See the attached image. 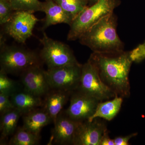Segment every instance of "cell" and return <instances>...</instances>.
Segmentation results:
<instances>
[{"label": "cell", "mask_w": 145, "mask_h": 145, "mask_svg": "<svg viewBox=\"0 0 145 145\" xmlns=\"http://www.w3.org/2000/svg\"><path fill=\"white\" fill-rule=\"evenodd\" d=\"M88 61L96 68L103 82L116 96H130L129 73L133 62L129 51L112 54L92 52Z\"/></svg>", "instance_id": "cell-1"}, {"label": "cell", "mask_w": 145, "mask_h": 145, "mask_svg": "<svg viewBox=\"0 0 145 145\" xmlns=\"http://www.w3.org/2000/svg\"><path fill=\"white\" fill-rule=\"evenodd\" d=\"M117 17L113 13L101 19L80 37L81 44L93 52L112 54L124 51V44L117 33Z\"/></svg>", "instance_id": "cell-2"}, {"label": "cell", "mask_w": 145, "mask_h": 145, "mask_svg": "<svg viewBox=\"0 0 145 145\" xmlns=\"http://www.w3.org/2000/svg\"><path fill=\"white\" fill-rule=\"evenodd\" d=\"M120 0H99L81 12L71 24L67 35L69 41L78 40L102 18L114 12Z\"/></svg>", "instance_id": "cell-3"}, {"label": "cell", "mask_w": 145, "mask_h": 145, "mask_svg": "<svg viewBox=\"0 0 145 145\" xmlns=\"http://www.w3.org/2000/svg\"><path fill=\"white\" fill-rule=\"evenodd\" d=\"M0 54L1 71L7 74H21L24 71L41 65L40 55L36 52L18 47L2 45Z\"/></svg>", "instance_id": "cell-4"}, {"label": "cell", "mask_w": 145, "mask_h": 145, "mask_svg": "<svg viewBox=\"0 0 145 145\" xmlns=\"http://www.w3.org/2000/svg\"><path fill=\"white\" fill-rule=\"evenodd\" d=\"M40 41L43 46L40 58L48 69L80 64L67 45L49 38L44 32Z\"/></svg>", "instance_id": "cell-5"}, {"label": "cell", "mask_w": 145, "mask_h": 145, "mask_svg": "<svg viewBox=\"0 0 145 145\" xmlns=\"http://www.w3.org/2000/svg\"><path fill=\"white\" fill-rule=\"evenodd\" d=\"M78 90L103 102L113 99L115 93L101 80L96 68L89 61L82 65Z\"/></svg>", "instance_id": "cell-6"}, {"label": "cell", "mask_w": 145, "mask_h": 145, "mask_svg": "<svg viewBox=\"0 0 145 145\" xmlns=\"http://www.w3.org/2000/svg\"><path fill=\"white\" fill-rule=\"evenodd\" d=\"M82 65L66 66L46 71L50 89L72 92L77 90L80 79Z\"/></svg>", "instance_id": "cell-7"}, {"label": "cell", "mask_w": 145, "mask_h": 145, "mask_svg": "<svg viewBox=\"0 0 145 145\" xmlns=\"http://www.w3.org/2000/svg\"><path fill=\"white\" fill-rule=\"evenodd\" d=\"M33 12L15 11L8 22L4 25L6 34L16 41L24 44L33 34L34 27L39 20Z\"/></svg>", "instance_id": "cell-8"}, {"label": "cell", "mask_w": 145, "mask_h": 145, "mask_svg": "<svg viewBox=\"0 0 145 145\" xmlns=\"http://www.w3.org/2000/svg\"><path fill=\"white\" fill-rule=\"evenodd\" d=\"M100 102L77 89L71 93L70 105L65 112L73 120L84 121L94 114Z\"/></svg>", "instance_id": "cell-9"}, {"label": "cell", "mask_w": 145, "mask_h": 145, "mask_svg": "<svg viewBox=\"0 0 145 145\" xmlns=\"http://www.w3.org/2000/svg\"><path fill=\"white\" fill-rule=\"evenodd\" d=\"M20 75L24 89L35 96L40 97L45 96L51 89L47 78L46 71L42 68L41 65L29 68Z\"/></svg>", "instance_id": "cell-10"}, {"label": "cell", "mask_w": 145, "mask_h": 145, "mask_svg": "<svg viewBox=\"0 0 145 145\" xmlns=\"http://www.w3.org/2000/svg\"><path fill=\"white\" fill-rule=\"evenodd\" d=\"M99 119L81 122L75 133L73 145H101V139L107 129L105 122Z\"/></svg>", "instance_id": "cell-11"}, {"label": "cell", "mask_w": 145, "mask_h": 145, "mask_svg": "<svg viewBox=\"0 0 145 145\" xmlns=\"http://www.w3.org/2000/svg\"><path fill=\"white\" fill-rule=\"evenodd\" d=\"M81 122L75 121L66 113L59 114L54 124L52 140L59 145H73L75 133Z\"/></svg>", "instance_id": "cell-12"}, {"label": "cell", "mask_w": 145, "mask_h": 145, "mask_svg": "<svg viewBox=\"0 0 145 145\" xmlns=\"http://www.w3.org/2000/svg\"><path fill=\"white\" fill-rule=\"evenodd\" d=\"M42 11L46 14L43 29L59 24L70 25L74 19L72 15L64 10L54 0H45L43 2Z\"/></svg>", "instance_id": "cell-13"}, {"label": "cell", "mask_w": 145, "mask_h": 145, "mask_svg": "<svg viewBox=\"0 0 145 145\" xmlns=\"http://www.w3.org/2000/svg\"><path fill=\"white\" fill-rule=\"evenodd\" d=\"M71 93L64 90L51 89L45 95L43 108L50 116L54 124Z\"/></svg>", "instance_id": "cell-14"}, {"label": "cell", "mask_w": 145, "mask_h": 145, "mask_svg": "<svg viewBox=\"0 0 145 145\" xmlns=\"http://www.w3.org/2000/svg\"><path fill=\"white\" fill-rule=\"evenodd\" d=\"M10 99L15 108L20 112L22 115L43 105L41 97L35 96L24 88L13 93Z\"/></svg>", "instance_id": "cell-15"}, {"label": "cell", "mask_w": 145, "mask_h": 145, "mask_svg": "<svg viewBox=\"0 0 145 145\" xmlns=\"http://www.w3.org/2000/svg\"><path fill=\"white\" fill-rule=\"evenodd\" d=\"M24 128L36 135H40L43 128L52 122V119L44 108H36L23 117Z\"/></svg>", "instance_id": "cell-16"}, {"label": "cell", "mask_w": 145, "mask_h": 145, "mask_svg": "<svg viewBox=\"0 0 145 145\" xmlns=\"http://www.w3.org/2000/svg\"><path fill=\"white\" fill-rule=\"evenodd\" d=\"M123 101V98L116 96L112 100L100 102L97 106L95 113L88 121H92L96 118L111 121L119 113Z\"/></svg>", "instance_id": "cell-17"}, {"label": "cell", "mask_w": 145, "mask_h": 145, "mask_svg": "<svg viewBox=\"0 0 145 145\" xmlns=\"http://www.w3.org/2000/svg\"><path fill=\"white\" fill-rule=\"evenodd\" d=\"M22 113L16 108L1 115L0 131L1 142L11 135H13L17 129V125ZM2 143H1V144Z\"/></svg>", "instance_id": "cell-18"}, {"label": "cell", "mask_w": 145, "mask_h": 145, "mask_svg": "<svg viewBox=\"0 0 145 145\" xmlns=\"http://www.w3.org/2000/svg\"><path fill=\"white\" fill-rule=\"evenodd\" d=\"M40 135H36L23 127L17 128L15 134L10 139L8 145H36L39 144Z\"/></svg>", "instance_id": "cell-19"}, {"label": "cell", "mask_w": 145, "mask_h": 145, "mask_svg": "<svg viewBox=\"0 0 145 145\" xmlns=\"http://www.w3.org/2000/svg\"><path fill=\"white\" fill-rule=\"evenodd\" d=\"M75 19L77 16L87 7L88 0H54Z\"/></svg>", "instance_id": "cell-20"}, {"label": "cell", "mask_w": 145, "mask_h": 145, "mask_svg": "<svg viewBox=\"0 0 145 145\" xmlns=\"http://www.w3.org/2000/svg\"><path fill=\"white\" fill-rule=\"evenodd\" d=\"M14 11L24 10L34 13L42 10L43 2L39 0H9Z\"/></svg>", "instance_id": "cell-21"}, {"label": "cell", "mask_w": 145, "mask_h": 145, "mask_svg": "<svg viewBox=\"0 0 145 145\" xmlns=\"http://www.w3.org/2000/svg\"><path fill=\"white\" fill-rule=\"evenodd\" d=\"M7 75L2 71H0V93H5L10 96L21 88L19 84L8 78Z\"/></svg>", "instance_id": "cell-22"}, {"label": "cell", "mask_w": 145, "mask_h": 145, "mask_svg": "<svg viewBox=\"0 0 145 145\" xmlns=\"http://www.w3.org/2000/svg\"><path fill=\"white\" fill-rule=\"evenodd\" d=\"M14 10L9 0H0V24L4 25L10 20Z\"/></svg>", "instance_id": "cell-23"}, {"label": "cell", "mask_w": 145, "mask_h": 145, "mask_svg": "<svg viewBox=\"0 0 145 145\" xmlns=\"http://www.w3.org/2000/svg\"><path fill=\"white\" fill-rule=\"evenodd\" d=\"M129 52L133 62L139 63L145 60V40Z\"/></svg>", "instance_id": "cell-24"}, {"label": "cell", "mask_w": 145, "mask_h": 145, "mask_svg": "<svg viewBox=\"0 0 145 145\" xmlns=\"http://www.w3.org/2000/svg\"><path fill=\"white\" fill-rule=\"evenodd\" d=\"M10 96L5 93H0V113L1 115L15 108Z\"/></svg>", "instance_id": "cell-25"}, {"label": "cell", "mask_w": 145, "mask_h": 145, "mask_svg": "<svg viewBox=\"0 0 145 145\" xmlns=\"http://www.w3.org/2000/svg\"><path fill=\"white\" fill-rule=\"evenodd\" d=\"M137 135V133H133L127 136H119L115 137L113 140L114 145H129V140L132 137H135Z\"/></svg>", "instance_id": "cell-26"}, {"label": "cell", "mask_w": 145, "mask_h": 145, "mask_svg": "<svg viewBox=\"0 0 145 145\" xmlns=\"http://www.w3.org/2000/svg\"><path fill=\"white\" fill-rule=\"evenodd\" d=\"M101 145H114V140L109 137L108 130L105 131L102 137Z\"/></svg>", "instance_id": "cell-27"}, {"label": "cell", "mask_w": 145, "mask_h": 145, "mask_svg": "<svg viewBox=\"0 0 145 145\" xmlns=\"http://www.w3.org/2000/svg\"><path fill=\"white\" fill-rule=\"evenodd\" d=\"M99 1V0H88V2L90 3L91 4V5H92L94 4H95V3L97 2H98Z\"/></svg>", "instance_id": "cell-28"}]
</instances>
